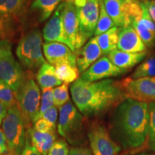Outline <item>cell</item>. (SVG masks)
Instances as JSON below:
<instances>
[{"label": "cell", "instance_id": "obj_4", "mask_svg": "<svg viewBox=\"0 0 155 155\" xmlns=\"http://www.w3.org/2000/svg\"><path fill=\"white\" fill-rule=\"evenodd\" d=\"M15 96L25 127L29 129L38 121L41 101L40 88L32 77V71L27 73L25 80L15 93Z\"/></svg>", "mask_w": 155, "mask_h": 155}, {"label": "cell", "instance_id": "obj_7", "mask_svg": "<svg viewBox=\"0 0 155 155\" xmlns=\"http://www.w3.org/2000/svg\"><path fill=\"white\" fill-rule=\"evenodd\" d=\"M87 138L94 155H119L121 150L111 138L107 128L98 121H93L88 125Z\"/></svg>", "mask_w": 155, "mask_h": 155}, {"label": "cell", "instance_id": "obj_1", "mask_svg": "<svg viewBox=\"0 0 155 155\" xmlns=\"http://www.w3.org/2000/svg\"><path fill=\"white\" fill-rule=\"evenodd\" d=\"M108 129L111 138L125 150H137L148 139L149 104L127 98L114 108Z\"/></svg>", "mask_w": 155, "mask_h": 155}, {"label": "cell", "instance_id": "obj_41", "mask_svg": "<svg viewBox=\"0 0 155 155\" xmlns=\"http://www.w3.org/2000/svg\"><path fill=\"white\" fill-rule=\"evenodd\" d=\"M7 111H8V109L6 108V106L4 105L0 101V126L2 125L4 119L7 115Z\"/></svg>", "mask_w": 155, "mask_h": 155}, {"label": "cell", "instance_id": "obj_43", "mask_svg": "<svg viewBox=\"0 0 155 155\" xmlns=\"http://www.w3.org/2000/svg\"><path fill=\"white\" fill-rule=\"evenodd\" d=\"M122 155H150V154H147V153H141V154H122Z\"/></svg>", "mask_w": 155, "mask_h": 155}, {"label": "cell", "instance_id": "obj_30", "mask_svg": "<svg viewBox=\"0 0 155 155\" xmlns=\"http://www.w3.org/2000/svg\"><path fill=\"white\" fill-rule=\"evenodd\" d=\"M41 101H40V111H39L38 120L41 119L43 114L48 110L55 106L54 104V96L53 88H46L41 90Z\"/></svg>", "mask_w": 155, "mask_h": 155}, {"label": "cell", "instance_id": "obj_36", "mask_svg": "<svg viewBox=\"0 0 155 155\" xmlns=\"http://www.w3.org/2000/svg\"><path fill=\"white\" fill-rule=\"evenodd\" d=\"M70 155H94L88 147L86 146L82 147H72L70 149Z\"/></svg>", "mask_w": 155, "mask_h": 155}, {"label": "cell", "instance_id": "obj_42", "mask_svg": "<svg viewBox=\"0 0 155 155\" xmlns=\"http://www.w3.org/2000/svg\"><path fill=\"white\" fill-rule=\"evenodd\" d=\"M88 0H65V2H72L75 5V7H81L86 5Z\"/></svg>", "mask_w": 155, "mask_h": 155}, {"label": "cell", "instance_id": "obj_20", "mask_svg": "<svg viewBox=\"0 0 155 155\" xmlns=\"http://www.w3.org/2000/svg\"><path fill=\"white\" fill-rule=\"evenodd\" d=\"M30 5V0H0V17L20 22Z\"/></svg>", "mask_w": 155, "mask_h": 155}, {"label": "cell", "instance_id": "obj_22", "mask_svg": "<svg viewBox=\"0 0 155 155\" xmlns=\"http://www.w3.org/2000/svg\"><path fill=\"white\" fill-rule=\"evenodd\" d=\"M62 0H34L30 6V11L38 17V22H45L61 5Z\"/></svg>", "mask_w": 155, "mask_h": 155}, {"label": "cell", "instance_id": "obj_33", "mask_svg": "<svg viewBox=\"0 0 155 155\" xmlns=\"http://www.w3.org/2000/svg\"><path fill=\"white\" fill-rule=\"evenodd\" d=\"M70 149L68 144L65 139H57L48 155H70Z\"/></svg>", "mask_w": 155, "mask_h": 155}, {"label": "cell", "instance_id": "obj_34", "mask_svg": "<svg viewBox=\"0 0 155 155\" xmlns=\"http://www.w3.org/2000/svg\"><path fill=\"white\" fill-rule=\"evenodd\" d=\"M42 118L49 122L53 127L56 128V127H57V121L58 118V108L55 106H53V107L50 108L49 110H48V111L43 114Z\"/></svg>", "mask_w": 155, "mask_h": 155}, {"label": "cell", "instance_id": "obj_11", "mask_svg": "<svg viewBox=\"0 0 155 155\" xmlns=\"http://www.w3.org/2000/svg\"><path fill=\"white\" fill-rule=\"evenodd\" d=\"M63 20L68 46L75 53L84 45L81 40L77 9L73 3L65 2L63 13Z\"/></svg>", "mask_w": 155, "mask_h": 155}, {"label": "cell", "instance_id": "obj_44", "mask_svg": "<svg viewBox=\"0 0 155 155\" xmlns=\"http://www.w3.org/2000/svg\"><path fill=\"white\" fill-rule=\"evenodd\" d=\"M127 2H139L140 0H126Z\"/></svg>", "mask_w": 155, "mask_h": 155}, {"label": "cell", "instance_id": "obj_24", "mask_svg": "<svg viewBox=\"0 0 155 155\" xmlns=\"http://www.w3.org/2000/svg\"><path fill=\"white\" fill-rule=\"evenodd\" d=\"M148 77H155V53L147 55L130 76L133 79Z\"/></svg>", "mask_w": 155, "mask_h": 155}, {"label": "cell", "instance_id": "obj_39", "mask_svg": "<svg viewBox=\"0 0 155 155\" xmlns=\"http://www.w3.org/2000/svg\"><path fill=\"white\" fill-rule=\"evenodd\" d=\"M9 53H12V45L9 40L0 41V58Z\"/></svg>", "mask_w": 155, "mask_h": 155}, {"label": "cell", "instance_id": "obj_19", "mask_svg": "<svg viewBox=\"0 0 155 155\" xmlns=\"http://www.w3.org/2000/svg\"><path fill=\"white\" fill-rule=\"evenodd\" d=\"M147 52L142 53H127L119 50H115L108 54V58L116 66L119 68L129 71L136 65L142 62L147 58Z\"/></svg>", "mask_w": 155, "mask_h": 155}, {"label": "cell", "instance_id": "obj_38", "mask_svg": "<svg viewBox=\"0 0 155 155\" xmlns=\"http://www.w3.org/2000/svg\"><path fill=\"white\" fill-rule=\"evenodd\" d=\"M21 155H42L41 153H40L35 147L30 144V141L28 137H27L26 144H25V148L23 150Z\"/></svg>", "mask_w": 155, "mask_h": 155}, {"label": "cell", "instance_id": "obj_2", "mask_svg": "<svg viewBox=\"0 0 155 155\" xmlns=\"http://www.w3.org/2000/svg\"><path fill=\"white\" fill-rule=\"evenodd\" d=\"M70 92L74 105L87 118L102 116L126 100L119 81L113 79L88 82L78 78Z\"/></svg>", "mask_w": 155, "mask_h": 155}, {"label": "cell", "instance_id": "obj_35", "mask_svg": "<svg viewBox=\"0 0 155 155\" xmlns=\"http://www.w3.org/2000/svg\"><path fill=\"white\" fill-rule=\"evenodd\" d=\"M33 128L35 130L40 131V132H46L53 129H56V128L53 127L49 122L46 121L45 119H38L33 124Z\"/></svg>", "mask_w": 155, "mask_h": 155}, {"label": "cell", "instance_id": "obj_16", "mask_svg": "<svg viewBox=\"0 0 155 155\" xmlns=\"http://www.w3.org/2000/svg\"><path fill=\"white\" fill-rule=\"evenodd\" d=\"M119 28L117 50L132 53L147 51V46L131 25Z\"/></svg>", "mask_w": 155, "mask_h": 155}, {"label": "cell", "instance_id": "obj_15", "mask_svg": "<svg viewBox=\"0 0 155 155\" xmlns=\"http://www.w3.org/2000/svg\"><path fill=\"white\" fill-rule=\"evenodd\" d=\"M103 55L96 37L91 38L85 45L75 53L76 65L79 73L82 74Z\"/></svg>", "mask_w": 155, "mask_h": 155}, {"label": "cell", "instance_id": "obj_23", "mask_svg": "<svg viewBox=\"0 0 155 155\" xmlns=\"http://www.w3.org/2000/svg\"><path fill=\"white\" fill-rule=\"evenodd\" d=\"M119 29L118 27H114L107 32L96 36L97 41L103 55H108L114 50H117Z\"/></svg>", "mask_w": 155, "mask_h": 155}, {"label": "cell", "instance_id": "obj_25", "mask_svg": "<svg viewBox=\"0 0 155 155\" xmlns=\"http://www.w3.org/2000/svg\"><path fill=\"white\" fill-rule=\"evenodd\" d=\"M55 73L59 80L64 83L69 84L78 78L80 73L78 68L73 67L68 64H60L55 66Z\"/></svg>", "mask_w": 155, "mask_h": 155}, {"label": "cell", "instance_id": "obj_40", "mask_svg": "<svg viewBox=\"0 0 155 155\" xmlns=\"http://www.w3.org/2000/svg\"><path fill=\"white\" fill-rule=\"evenodd\" d=\"M8 152V147H7L5 134L0 128V154H5V153H7Z\"/></svg>", "mask_w": 155, "mask_h": 155}, {"label": "cell", "instance_id": "obj_9", "mask_svg": "<svg viewBox=\"0 0 155 155\" xmlns=\"http://www.w3.org/2000/svg\"><path fill=\"white\" fill-rule=\"evenodd\" d=\"M80 38L83 45L94 35L100 15V0H88L83 7H76Z\"/></svg>", "mask_w": 155, "mask_h": 155}, {"label": "cell", "instance_id": "obj_26", "mask_svg": "<svg viewBox=\"0 0 155 155\" xmlns=\"http://www.w3.org/2000/svg\"><path fill=\"white\" fill-rule=\"evenodd\" d=\"M114 27H116V25L114 24V21L112 20L111 17L107 14L105 8H104L103 2L100 0V15L96 30L94 32V37L100 35L111 30Z\"/></svg>", "mask_w": 155, "mask_h": 155}, {"label": "cell", "instance_id": "obj_10", "mask_svg": "<svg viewBox=\"0 0 155 155\" xmlns=\"http://www.w3.org/2000/svg\"><path fill=\"white\" fill-rule=\"evenodd\" d=\"M25 73L12 53H9L0 58V80L10 88L15 94L25 80Z\"/></svg>", "mask_w": 155, "mask_h": 155}, {"label": "cell", "instance_id": "obj_8", "mask_svg": "<svg viewBox=\"0 0 155 155\" xmlns=\"http://www.w3.org/2000/svg\"><path fill=\"white\" fill-rule=\"evenodd\" d=\"M126 99L151 104L155 103V77L133 79L130 77L119 81Z\"/></svg>", "mask_w": 155, "mask_h": 155}, {"label": "cell", "instance_id": "obj_46", "mask_svg": "<svg viewBox=\"0 0 155 155\" xmlns=\"http://www.w3.org/2000/svg\"><path fill=\"white\" fill-rule=\"evenodd\" d=\"M154 1H155V0H154Z\"/></svg>", "mask_w": 155, "mask_h": 155}, {"label": "cell", "instance_id": "obj_29", "mask_svg": "<svg viewBox=\"0 0 155 155\" xmlns=\"http://www.w3.org/2000/svg\"><path fill=\"white\" fill-rule=\"evenodd\" d=\"M0 101L7 109L17 105L15 92L9 87L0 80Z\"/></svg>", "mask_w": 155, "mask_h": 155}, {"label": "cell", "instance_id": "obj_5", "mask_svg": "<svg viewBox=\"0 0 155 155\" xmlns=\"http://www.w3.org/2000/svg\"><path fill=\"white\" fill-rule=\"evenodd\" d=\"M42 45V33L37 28L28 31L19 40L16 55L23 66L30 71L39 69L46 63Z\"/></svg>", "mask_w": 155, "mask_h": 155}, {"label": "cell", "instance_id": "obj_31", "mask_svg": "<svg viewBox=\"0 0 155 155\" xmlns=\"http://www.w3.org/2000/svg\"><path fill=\"white\" fill-rule=\"evenodd\" d=\"M54 104L58 108H61L70 101L68 84L63 83L53 89Z\"/></svg>", "mask_w": 155, "mask_h": 155}, {"label": "cell", "instance_id": "obj_6", "mask_svg": "<svg viewBox=\"0 0 155 155\" xmlns=\"http://www.w3.org/2000/svg\"><path fill=\"white\" fill-rule=\"evenodd\" d=\"M1 126L9 152L21 155L26 144L28 129L17 105L9 108Z\"/></svg>", "mask_w": 155, "mask_h": 155}, {"label": "cell", "instance_id": "obj_21", "mask_svg": "<svg viewBox=\"0 0 155 155\" xmlns=\"http://www.w3.org/2000/svg\"><path fill=\"white\" fill-rule=\"evenodd\" d=\"M35 78L41 90L55 88L63 84L56 75L55 67L47 62L38 69Z\"/></svg>", "mask_w": 155, "mask_h": 155}, {"label": "cell", "instance_id": "obj_45", "mask_svg": "<svg viewBox=\"0 0 155 155\" xmlns=\"http://www.w3.org/2000/svg\"><path fill=\"white\" fill-rule=\"evenodd\" d=\"M0 155H14L12 153H11L10 152H8L7 153H5V154H0Z\"/></svg>", "mask_w": 155, "mask_h": 155}, {"label": "cell", "instance_id": "obj_13", "mask_svg": "<svg viewBox=\"0 0 155 155\" xmlns=\"http://www.w3.org/2000/svg\"><path fill=\"white\" fill-rule=\"evenodd\" d=\"M42 49L46 60L53 66L68 64L77 68L75 53L66 45L58 42H45L42 45Z\"/></svg>", "mask_w": 155, "mask_h": 155}, {"label": "cell", "instance_id": "obj_37", "mask_svg": "<svg viewBox=\"0 0 155 155\" xmlns=\"http://www.w3.org/2000/svg\"><path fill=\"white\" fill-rule=\"evenodd\" d=\"M148 11L149 15L155 23V1L154 0H141Z\"/></svg>", "mask_w": 155, "mask_h": 155}, {"label": "cell", "instance_id": "obj_3", "mask_svg": "<svg viewBox=\"0 0 155 155\" xmlns=\"http://www.w3.org/2000/svg\"><path fill=\"white\" fill-rule=\"evenodd\" d=\"M58 132L73 147L85 146V116L71 101L59 108Z\"/></svg>", "mask_w": 155, "mask_h": 155}, {"label": "cell", "instance_id": "obj_32", "mask_svg": "<svg viewBox=\"0 0 155 155\" xmlns=\"http://www.w3.org/2000/svg\"><path fill=\"white\" fill-rule=\"evenodd\" d=\"M149 146L155 151V103L149 104Z\"/></svg>", "mask_w": 155, "mask_h": 155}, {"label": "cell", "instance_id": "obj_14", "mask_svg": "<svg viewBox=\"0 0 155 155\" xmlns=\"http://www.w3.org/2000/svg\"><path fill=\"white\" fill-rule=\"evenodd\" d=\"M65 4V2L61 3L45 25L42 30V38L46 42H61L68 45L63 20V13Z\"/></svg>", "mask_w": 155, "mask_h": 155}, {"label": "cell", "instance_id": "obj_17", "mask_svg": "<svg viewBox=\"0 0 155 155\" xmlns=\"http://www.w3.org/2000/svg\"><path fill=\"white\" fill-rule=\"evenodd\" d=\"M107 14L111 17L116 27L125 28L131 25L129 2L126 0H101Z\"/></svg>", "mask_w": 155, "mask_h": 155}, {"label": "cell", "instance_id": "obj_18", "mask_svg": "<svg viewBox=\"0 0 155 155\" xmlns=\"http://www.w3.org/2000/svg\"><path fill=\"white\" fill-rule=\"evenodd\" d=\"M28 138L30 144L42 155H48L54 143L57 140L56 129L40 132L33 127L28 129Z\"/></svg>", "mask_w": 155, "mask_h": 155}, {"label": "cell", "instance_id": "obj_12", "mask_svg": "<svg viewBox=\"0 0 155 155\" xmlns=\"http://www.w3.org/2000/svg\"><path fill=\"white\" fill-rule=\"evenodd\" d=\"M128 71L116 66L106 56H103L81 75L80 78L88 82H96L108 78L121 75Z\"/></svg>", "mask_w": 155, "mask_h": 155}, {"label": "cell", "instance_id": "obj_28", "mask_svg": "<svg viewBox=\"0 0 155 155\" xmlns=\"http://www.w3.org/2000/svg\"><path fill=\"white\" fill-rule=\"evenodd\" d=\"M131 25L134 28L136 32L140 37L147 48H151L154 47L155 45V32L145 28L142 25H139V23L136 22L134 21L131 22Z\"/></svg>", "mask_w": 155, "mask_h": 155}, {"label": "cell", "instance_id": "obj_27", "mask_svg": "<svg viewBox=\"0 0 155 155\" xmlns=\"http://www.w3.org/2000/svg\"><path fill=\"white\" fill-rule=\"evenodd\" d=\"M17 22H18L9 17H0V41L9 40L14 35Z\"/></svg>", "mask_w": 155, "mask_h": 155}]
</instances>
